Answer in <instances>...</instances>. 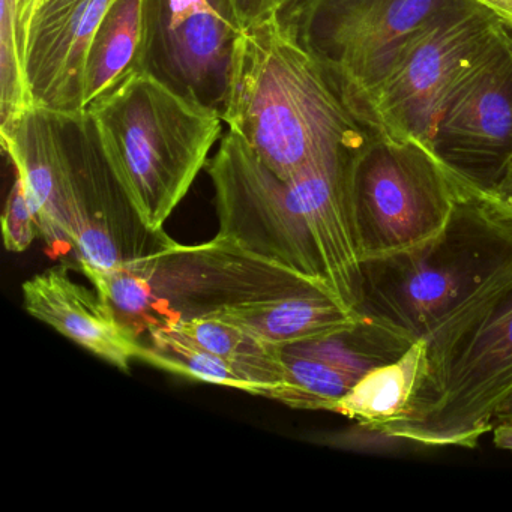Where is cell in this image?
I'll return each mask as SVG.
<instances>
[{
  "instance_id": "cell-1",
  "label": "cell",
  "mask_w": 512,
  "mask_h": 512,
  "mask_svg": "<svg viewBox=\"0 0 512 512\" xmlns=\"http://www.w3.org/2000/svg\"><path fill=\"white\" fill-rule=\"evenodd\" d=\"M512 281V217L464 185L430 241L362 262L361 316L436 352Z\"/></svg>"
},
{
  "instance_id": "cell-2",
  "label": "cell",
  "mask_w": 512,
  "mask_h": 512,
  "mask_svg": "<svg viewBox=\"0 0 512 512\" xmlns=\"http://www.w3.org/2000/svg\"><path fill=\"white\" fill-rule=\"evenodd\" d=\"M26 155L41 235L58 256H74L86 277L173 244L143 223L88 110L34 107L26 119Z\"/></svg>"
},
{
  "instance_id": "cell-3",
  "label": "cell",
  "mask_w": 512,
  "mask_h": 512,
  "mask_svg": "<svg viewBox=\"0 0 512 512\" xmlns=\"http://www.w3.org/2000/svg\"><path fill=\"white\" fill-rule=\"evenodd\" d=\"M223 122L286 181L322 155L364 145L374 133L347 110L277 14L236 41Z\"/></svg>"
},
{
  "instance_id": "cell-4",
  "label": "cell",
  "mask_w": 512,
  "mask_h": 512,
  "mask_svg": "<svg viewBox=\"0 0 512 512\" xmlns=\"http://www.w3.org/2000/svg\"><path fill=\"white\" fill-rule=\"evenodd\" d=\"M104 151L152 233H163L221 136L220 113L146 73L131 74L88 107Z\"/></svg>"
},
{
  "instance_id": "cell-5",
  "label": "cell",
  "mask_w": 512,
  "mask_h": 512,
  "mask_svg": "<svg viewBox=\"0 0 512 512\" xmlns=\"http://www.w3.org/2000/svg\"><path fill=\"white\" fill-rule=\"evenodd\" d=\"M512 394V281L436 352L406 415L379 427L424 446L475 448ZM377 428V427H376Z\"/></svg>"
},
{
  "instance_id": "cell-6",
  "label": "cell",
  "mask_w": 512,
  "mask_h": 512,
  "mask_svg": "<svg viewBox=\"0 0 512 512\" xmlns=\"http://www.w3.org/2000/svg\"><path fill=\"white\" fill-rule=\"evenodd\" d=\"M464 0H296L278 10L287 35L310 56L358 119L368 95L404 49Z\"/></svg>"
},
{
  "instance_id": "cell-7",
  "label": "cell",
  "mask_w": 512,
  "mask_h": 512,
  "mask_svg": "<svg viewBox=\"0 0 512 512\" xmlns=\"http://www.w3.org/2000/svg\"><path fill=\"white\" fill-rule=\"evenodd\" d=\"M436 155L416 140L371 133L347 178L359 256H391L439 235L463 191Z\"/></svg>"
},
{
  "instance_id": "cell-8",
  "label": "cell",
  "mask_w": 512,
  "mask_h": 512,
  "mask_svg": "<svg viewBox=\"0 0 512 512\" xmlns=\"http://www.w3.org/2000/svg\"><path fill=\"white\" fill-rule=\"evenodd\" d=\"M505 29L487 8L464 0L401 52L358 121L374 133L428 148L446 98Z\"/></svg>"
},
{
  "instance_id": "cell-9",
  "label": "cell",
  "mask_w": 512,
  "mask_h": 512,
  "mask_svg": "<svg viewBox=\"0 0 512 512\" xmlns=\"http://www.w3.org/2000/svg\"><path fill=\"white\" fill-rule=\"evenodd\" d=\"M208 173L220 223L215 241L329 286L290 181L269 169L230 130L221 139L217 155L209 161Z\"/></svg>"
},
{
  "instance_id": "cell-10",
  "label": "cell",
  "mask_w": 512,
  "mask_h": 512,
  "mask_svg": "<svg viewBox=\"0 0 512 512\" xmlns=\"http://www.w3.org/2000/svg\"><path fill=\"white\" fill-rule=\"evenodd\" d=\"M140 70L223 118L236 41L232 0H143Z\"/></svg>"
},
{
  "instance_id": "cell-11",
  "label": "cell",
  "mask_w": 512,
  "mask_h": 512,
  "mask_svg": "<svg viewBox=\"0 0 512 512\" xmlns=\"http://www.w3.org/2000/svg\"><path fill=\"white\" fill-rule=\"evenodd\" d=\"M430 151L461 184L491 194L512 163V31L506 28L446 98Z\"/></svg>"
},
{
  "instance_id": "cell-12",
  "label": "cell",
  "mask_w": 512,
  "mask_h": 512,
  "mask_svg": "<svg viewBox=\"0 0 512 512\" xmlns=\"http://www.w3.org/2000/svg\"><path fill=\"white\" fill-rule=\"evenodd\" d=\"M412 344L362 316L346 331L286 347L281 353L284 385L275 400L293 409L334 412L365 374L400 358Z\"/></svg>"
},
{
  "instance_id": "cell-13",
  "label": "cell",
  "mask_w": 512,
  "mask_h": 512,
  "mask_svg": "<svg viewBox=\"0 0 512 512\" xmlns=\"http://www.w3.org/2000/svg\"><path fill=\"white\" fill-rule=\"evenodd\" d=\"M115 0H47L29 23L25 73L32 103L53 112L85 110L89 49Z\"/></svg>"
},
{
  "instance_id": "cell-14",
  "label": "cell",
  "mask_w": 512,
  "mask_h": 512,
  "mask_svg": "<svg viewBox=\"0 0 512 512\" xmlns=\"http://www.w3.org/2000/svg\"><path fill=\"white\" fill-rule=\"evenodd\" d=\"M361 148L337 149L322 155L289 179L329 286L355 310L361 301L362 260L350 217L347 178L353 157Z\"/></svg>"
},
{
  "instance_id": "cell-15",
  "label": "cell",
  "mask_w": 512,
  "mask_h": 512,
  "mask_svg": "<svg viewBox=\"0 0 512 512\" xmlns=\"http://www.w3.org/2000/svg\"><path fill=\"white\" fill-rule=\"evenodd\" d=\"M65 265L34 275L22 286L26 311L83 349L128 373L148 346L116 316L97 289L76 283Z\"/></svg>"
},
{
  "instance_id": "cell-16",
  "label": "cell",
  "mask_w": 512,
  "mask_h": 512,
  "mask_svg": "<svg viewBox=\"0 0 512 512\" xmlns=\"http://www.w3.org/2000/svg\"><path fill=\"white\" fill-rule=\"evenodd\" d=\"M212 311L280 349L331 337L352 328L362 317L326 284L224 304Z\"/></svg>"
},
{
  "instance_id": "cell-17",
  "label": "cell",
  "mask_w": 512,
  "mask_h": 512,
  "mask_svg": "<svg viewBox=\"0 0 512 512\" xmlns=\"http://www.w3.org/2000/svg\"><path fill=\"white\" fill-rule=\"evenodd\" d=\"M143 0H115L89 49L85 70V110L131 74L142 55Z\"/></svg>"
},
{
  "instance_id": "cell-18",
  "label": "cell",
  "mask_w": 512,
  "mask_h": 512,
  "mask_svg": "<svg viewBox=\"0 0 512 512\" xmlns=\"http://www.w3.org/2000/svg\"><path fill=\"white\" fill-rule=\"evenodd\" d=\"M425 368V344L413 343L400 358L365 374L335 406L356 424L383 427L406 415Z\"/></svg>"
},
{
  "instance_id": "cell-19",
  "label": "cell",
  "mask_w": 512,
  "mask_h": 512,
  "mask_svg": "<svg viewBox=\"0 0 512 512\" xmlns=\"http://www.w3.org/2000/svg\"><path fill=\"white\" fill-rule=\"evenodd\" d=\"M149 346L143 362L160 370L170 371L188 379L214 385L229 386L248 394L260 395L251 377L232 362L172 331L169 326L157 325L148 329Z\"/></svg>"
},
{
  "instance_id": "cell-20",
  "label": "cell",
  "mask_w": 512,
  "mask_h": 512,
  "mask_svg": "<svg viewBox=\"0 0 512 512\" xmlns=\"http://www.w3.org/2000/svg\"><path fill=\"white\" fill-rule=\"evenodd\" d=\"M31 107L19 0H0V128L13 124Z\"/></svg>"
},
{
  "instance_id": "cell-21",
  "label": "cell",
  "mask_w": 512,
  "mask_h": 512,
  "mask_svg": "<svg viewBox=\"0 0 512 512\" xmlns=\"http://www.w3.org/2000/svg\"><path fill=\"white\" fill-rule=\"evenodd\" d=\"M2 233L5 248L13 253L28 250L37 235H41L37 211L22 179L17 175L2 214Z\"/></svg>"
},
{
  "instance_id": "cell-22",
  "label": "cell",
  "mask_w": 512,
  "mask_h": 512,
  "mask_svg": "<svg viewBox=\"0 0 512 512\" xmlns=\"http://www.w3.org/2000/svg\"><path fill=\"white\" fill-rule=\"evenodd\" d=\"M232 2L244 29L277 13L275 0H232Z\"/></svg>"
},
{
  "instance_id": "cell-23",
  "label": "cell",
  "mask_w": 512,
  "mask_h": 512,
  "mask_svg": "<svg viewBox=\"0 0 512 512\" xmlns=\"http://www.w3.org/2000/svg\"><path fill=\"white\" fill-rule=\"evenodd\" d=\"M473 2L487 8L512 31V0H473Z\"/></svg>"
},
{
  "instance_id": "cell-24",
  "label": "cell",
  "mask_w": 512,
  "mask_h": 512,
  "mask_svg": "<svg viewBox=\"0 0 512 512\" xmlns=\"http://www.w3.org/2000/svg\"><path fill=\"white\" fill-rule=\"evenodd\" d=\"M490 196L512 217V163L508 172Z\"/></svg>"
},
{
  "instance_id": "cell-25",
  "label": "cell",
  "mask_w": 512,
  "mask_h": 512,
  "mask_svg": "<svg viewBox=\"0 0 512 512\" xmlns=\"http://www.w3.org/2000/svg\"><path fill=\"white\" fill-rule=\"evenodd\" d=\"M46 2L47 0H19L20 28H22L23 44H26V32H28L32 17L37 13L38 8L46 4Z\"/></svg>"
},
{
  "instance_id": "cell-26",
  "label": "cell",
  "mask_w": 512,
  "mask_h": 512,
  "mask_svg": "<svg viewBox=\"0 0 512 512\" xmlns=\"http://www.w3.org/2000/svg\"><path fill=\"white\" fill-rule=\"evenodd\" d=\"M494 427H512V394L500 404L499 409L494 413Z\"/></svg>"
},
{
  "instance_id": "cell-27",
  "label": "cell",
  "mask_w": 512,
  "mask_h": 512,
  "mask_svg": "<svg viewBox=\"0 0 512 512\" xmlns=\"http://www.w3.org/2000/svg\"><path fill=\"white\" fill-rule=\"evenodd\" d=\"M493 443L496 448L512 452V427H494Z\"/></svg>"
},
{
  "instance_id": "cell-28",
  "label": "cell",
  "mask_w": 512,
  "mask_h": 512,
  "mask_svg": "<svg viewBox=\"0 0 512 512\" xmlns=\"http://www.w3.org/2000/svg\"><path fill=\"white\" fill-rule=\"evenodd\" d=\"M296 0H275V5H277V11L281 10V8L287 7V5L293 4Z\"/></svg>"
}]
</instances>
